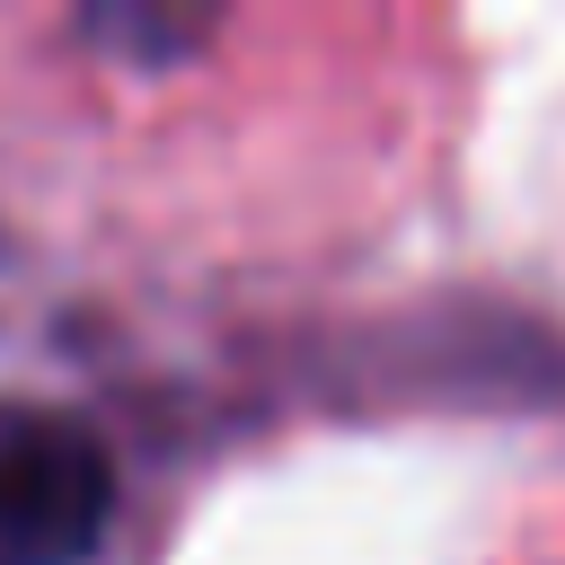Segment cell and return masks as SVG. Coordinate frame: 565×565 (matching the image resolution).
<instances>
[{
    "label": "cell",
    "mask_w": 565,
    "mask_h": 565,
    "mask_svg": "<svg viewBox=\"0 0 565 565\" xmlns=\"http://www.w3.org/2000/svg\"><path fill=\"white\" fill-rule=\"evenodd\" d=\"M115 459L106 441L35 397H0V565H79L106 539Z\"/></svg>",
    "instance_id": "obj_1"
}]
</instances>
